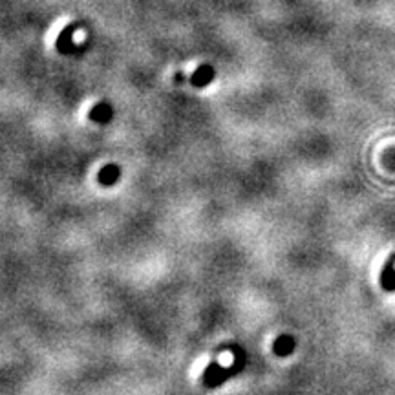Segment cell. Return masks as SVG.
I'll list each match as a JSON object with an SVG mask.
<instances>
[{
	"label": "cell",
	"mask_w": 395,
	"mask_h": 395,
	"mask_svg": "<svg viewBox=\"0 0 395 395\" xmlns=\"http://www.w3.org/2000/svg\"><path fill=\"white\" fill-rule=\"evenodd\" d=\"M245 364V355L244 349L236 348V360L231 364V368H222L218 363H211L209 368L203 372V385L209 386V388H214V386L224 385L229 375H236L238 372H242Z\"/></svg>",
	"instance_id": "obj_1"
},
{
	"label": "cell",
	"mask_w": 395,
	"mask_h": 395,
	"mask_svg": "<svg viewBox=\"0 0 395 395\" xmlns=\"http://www.w3.org/2000/svg\"><path fill=\"white\" fill-rule=\"evenodd\" d=\"M79 24H70L59 33L57 41H55V46H57V52L63 53V55H72V53L77 52L75 48V42H73V33L77 32Z\"/></svg>",
	"instance_id": "obj_2"
},
{
	"label": "cell",
	"mask_w": 395,
	"mask_h": 395,
	"mask_svg": "<svg viewBox=\"0 0 395 395\" xmlns=\"http://www.w3.org/2000/svg\"><path fill=\"white\" fill-rule=\"evenodd\" d=\"M214 68L211 64H202V66H198L196 70L193 72V75L189 77V83L196 86V88H205L207 84H211L214 81Z\"/></svg>",
	"instance_id": "obj_3"
},
{
	"label": "cell",
	"mask_w": 395,
	"mask_h": 395,
	"mask_svg": "<svg viewBox=\"0 0 395 395\" xmlns=\"http://www.w3.org/2000/svg\"><path fill=\"white\" fill-rule=\"evenodd\" d=\"M119 176H121V168L117 165H106L103 166L101 171H99V183L104 185V187H112L115 183L119 182Z\"/></svg>",
	"instance_id": "obj_4"
},
{
	"label": "cell",
	"mask_w": 395,
	"mask_h": 395,
	"mask_svg": "<svg viewBox=\"0 0 395 395\" xmlns=\"http://www.w3.org/2000/svg\"><path fill=\"white\" fill-rule=\"evenodd\" d=\"M112 115H114L112 106H110L106 101H103V103H97L92 106L88 117L92 121H95V123H108V121L112 119Z\"/></svg>",
	"instance_id": "obj_5"
},
{
	"label": "cell",
	"mask_w": 395,
	"mask_h": 395,
	"mask_svg": "<svg viewBox=\"0 0 395 395\" xmlns=\"http://www.w3.org/2000/svg\"><path fill=\"white\" fill-rule=\"evenodd\" d=\"M293 349H295V340H293L291 335H280L273 343V351L278 357H287L289 354H293Z\"/></svg>",
	"instance_id": "obj_6"
},
{
	"label": "cell",
	"mask_w": 395,
	"mask_h": 395,
	"mask_svg": "<svg viewBox=\"0 0 395 395\" xmlns=\"http://www.w3.org/2000/svg\"><path fill=\"white\" fill-rule=\"evenodd\" d=\"M174 81H176V83H183V81H185V75H183V72H177L176 75H174Z\"/></svg>",
	"instance_id": "obj_7"
}]
</instances>
